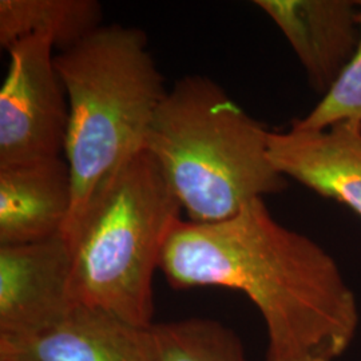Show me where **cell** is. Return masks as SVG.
I'll use <instances>...</instances> for the list:
<instances>
[{"mask_svg": "<svg viewBox=\"0 0 361 361\" xmlns=\"http://www.w3.org/2000/svg\"><path fill=\"white\" fill-rule=\"evenodd\" d=\"M159 271L176 289H235L267 326V361H337L360 323L355 292L323 246L271 217L264 198L216 224L180 219Z\"/></svg>", "mask_w": 361, "mask_h": 361, "instance_id": "cell-1", "label": "cell"}, {"mask_svg": "<svg viewBox=\"0 0 361 361\" xmlns=\"http://www.w3.org/2000/svg\"><path fill=\"white\" fill-rule=\"evenodd\" d=\"M269 134L213 79L189 75L159 104L143 150L164 171L188 221L216 224L286 189L271 165Z\"/></svg>", "mask_w": 361, "mask_h": 361, "instance_id": "cell-2", "label": "cell"}, {"mask_svg": "<svg viewBox=\"0 0 361 361\" xmlns=\"http://www.w3.org/2000/svg\"><path fill=\"white\" fill-rule=\"evenodd\" d=\"M68 102L65 159L73 207L62 235L73 232L94 197L131 157L142 152L168 91L135 27H98L55 56Z\"/></svg>", "mask_w": 361, "mask_h": 361, "instance_id": "cell-3", "label": "cell"}, {"mask_svg": "<svg viewBox=\"0 0 361 361\" xmlns=\"http://www.w3.org/2000/svg\"><path fill=\"white\" fill-rule=\"evenodd\" d=\"M180 210L154 158L145 150L131 157L63 235L73 300L150 326L153 277Z\"/></svg>", "mask_w": 361, "mask_h": 361, "instance_id": "cell-4", "label": "cell"}, {"mask_svg": "<svg viewBox=\"0 0 361 361\" xmlns=\"http://www.w3.org/2000/svg\"><path fill=\"white\" fill-rule=\"evenodd\" d=\"M52 50L51 42L42 37L7 49L10 65L0 89V166L65 153L68 102Z\"/></svg>", "mask_w": 361, "mask_h": 361, "instance_id": "cell-5", "label": "cell"}, {"mask_svg": "<svg viewBox=\"0 0 361 361\" xmlns=\"http://www.w3.org/2000/svg\"><path fill=\"white\" fill-rule=\"evenodd\" d=\"M74 304L71 253L62 233L37 243L0 245V337L46 328Z\"/></svg>", "mask_w": 361, "mask_h": 361, "instance_id": "cell-6", "label": "cell"}, {"mask_svg": "<svg viewBox=\"0 0 361 361\" xmlns=\"http://www.w3.org/2000/svg\"><path fill=\"white\" fill-rule=\"evenodd\" d=\"M0 361H154L150 326L75 302L58 322L0 337Z\"/></svg>", "mask_w": 361, "mask_h": 361, "instance_id": "cell-7", "label": "cell"}, {"mask_svg": "<svg viewBox=\"0 0 361 361\" xmlns=\"http://www.w3.org/2000/svg\"><path fill=\"white\" fill-rule=\"evenodd\" d=\"M255 4L281 30L313 90L325 95L357 49L359 1L256 0Z\"/></svg>", "mask_w": 361, "mask_h": 361, "instance_id": "cell-8", "label": "cell"}, {"mask_svg": "<svg viewBox=\"0 0 361 361\" xmlns=\"http://www.w3.org/2000/svg\"><path fill=\"white\" fill-rule=\"evenodd\" d=\"M271 165L361 219V126L340 122L323 130L290 128L269 134Z\"/></svg>", "mask_w": 361, "mask_h": 361, "instance_id": "cell-9", "label": "cell"}, {"mask_svg": "<svg viewBox=\"0 0 361 361\" xmlns=\"http://www.w3.org/2000/svg\"><path fill=\"white\" fill-rule=\"evenodd\" d=\"M71 207V171L62 157L0 166V245L61 234Z\"/></svg>", "mask_w": 361, "mask_h": 361, "instance_id": "cell-10", "label": "cell"}, {"mask_svg": "<svg viewBox=\"0 0 361 361\" xmlns=\"http://www.w3.org/2000/svg\"><path fill=\"white\" fill-rule=\"evenodd\" d=\"M102 19L95 0H0V44L7 50L22 39L42 37L65 51L102 26Z\"/></svg>", "mask_w": 361, "mask_h": 361, "instance_id": "cell-11", "label": "cell"}, {"mask_svg": "<svg viewBox=\"0 0 361 361\" xmlns=\"http://www.w3.org/2000/svg\"><path fill=\"white\" fill-rule=\"evenodd\" d=\"M154 361H246L240 337L210 319L150 325Z\"/></svg>", "mask_w": 361, "mask_h": 361, "instance_id": "cell-12", "label": "cell"}, {"mask_svg": "<svg viewBox=\"0 0 361 361\" xmlns=\"http://www.w3.org/2000/svg\"><path fill=\"white\" fill-rule=\"evenodd\" d=\"M357 22L360 27V40L348 66L310 114L295 119L292 128L323 130L340 122H350L361 126V1H359Z\"/></svg>", "mask_w": 361, "mask_h": 361, "instance_id": "cell-13", "label": "cell"}]
</instances>
